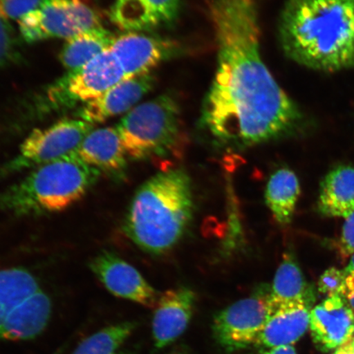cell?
<instances>
[{"label":"cell","instance_id":"cell-1","mask_svg":"<svg viewBox=\"0 0 354 354\" xmlns=\"http://www.w3.org/2000/svg\"><path fill=\"white\" fill-rule=\"evenodd\" d=\"M216 68L201 127L216 145L243 149L302 131L304 114L279 85L261 54L257 0H210Z\"/></svg>","mask_w":354,"mask_h":354},{"label":"cell","instance_id":"cell-2","mask_svg":"<svg viewBox=\"0 0 354 354\" xmlns=\"http://www.w3.org/2000/svg\"><path fill=\"white\" fill-rule=\"evenodd\" d=\"M279 39L288 59L305 68H354V0H286Z\"/></svg>","mask_w":354,"mask_h":354},{"label":"cell","instance_id":"cell-3","mask_svg":"<svg viewBox=\"0 0 354 354\" xmlns=\"http://www.w3.org/2000/svg\"><path fill=\"white\" fill-rule=\"evenodd\" d=\"M194 210L192 180L183 168L158 172L137 189L124 231L149 254L170 251L183 237Z\"/></svg>","mask_w":354,"mask_h":354},{"label":"cell","instance_id":"cell-4","mask_svg":"<svg viewBox=\"0 0 354 354\" xmlns=\"http://www.w3.org/2000/svg\"><path fill=\"white\" fill-rule=\"evenodd\" d=\"M101 171L76 153L34 168L0 193V210L17 216L55 214L68 209L98 183Z\"/></svg>","mask_w":354,"mask_h":354},{"label":"cell","instance_id":"cell-5","mask_svg":"<svg viewBox=\"0 0 354 354\" xmlns=\"http://www.w3.org/2000/svg\"><path fill=\"white\" fill-rule=\"evenodd\" d=\"M116 128L127 156L133 161L174 156L185 143L180 107L171 94L133 108Z\"/></svg>","mask_w":354,"mask_h":354},{"label":"cell","instance_id":"cell-6","mask_svg":"<svg viewBox=\"0 0 354 354\" xmlns=\"http://www.w3.org/2000/svg\"><path fill=\"white\" fill-rule=\"evenodd\" d=\"M21 37L28 43L72 38L86 30L103 28L100 13L86 0H43L17 21Z\"/></svg>","mask_w":354,"mask_h":354},{"label":"cell","instance_id":"cell-7","mask_svg":"<svg viewBox=\"0 0 354 354\" xmlns=\"http://www.w3.org/2000/svg\"><path fill=\"white\" fill-rule=\"evenodd\" d=\"M94 124L64 118L46 128H37L21 144L19 154L0 171L3 175L35 168L76 153Z\"/></svg>","mask_w":354,"mask_h":354},{"label":"cell","instance_id":"cell-8","mask_svg":"<svg viewBox=\"0 0 354 354\" xmlns=\"http://www.w3.org/2000/svg\"><path fill=\"white\" fill-rule=\"evenodd\" d=\"M127 80L116 55L109 50L90 63L69 71L48 88L47 96L56 107H68L87 103L104 94L109 88Z\"/></svg>","mask_w":354,"mask_h":354},{"label":"cell","instance_id":"cell-9","mask_svg":"<svg viewBox=\"0 0 354 354\" xmlns=\"http://www.w3.org/2000/svg\"><path fill=\"white\" fill-rule=\"evenodd\" d=\"M271 311L270 289L263 286L250 297L237 301L216 315L212 326L216 342L227 351L255 344Z\"/></svg>","mask_w":354,"mask_h":354},{"label":"cell","instance_id":"cell-10","mask_svg":"<svg viewBox=\"0 0 354 354\" xmlns=\"http://www.w3.org/2000/svg\"><path fill=\"white\" fill-rule=\"evenodd\" d=\"M110 50L120 62L127 79L143 76L180 53L179 44L147 32H126L115 37Z\"/></svg>","mask_w":354,"mask_h":354},{"label":"cell","instance_id":"cell-11","mask_svg":"<svg viewBox=\"0 0 354 354\" xmlns=\"http://www.w3.org/2000/svg\"><path fill=\"white\" fill-rule=\"evenodd\" d=\"M90 267L111 294L143 306H156L157 292L136 268L112 253L103 251L92 259Z\"/></svg>","mask_w":354,"mask_h":354},{"label":"cell","instance_id":"cell-12","mask_svg":"<svg viewBox=\"0 0 354 354\" xmlns=\"http://www.w3.org/2000/svg\"><path fill=\"white\" fill-rule=\"evenodd\" d=\"M183 0H115L110 19L124 32L150 33L174 26Z\"/></svg>","mask_w":354,"mask_h":354},{"label":"cell","instance_id":"cell-13","mask_svg":"<svg viewBox=\"0 0 354 354\" xmlns=\"http://www.w3.org/2000/svg\"><path fill=\"white\" fill-rule=\"evenodd\" d=\"M309 326L313 342L321 351L342 348L353 338V310L342 295L334 296L312 310Z\"/></svg>","mask_w":354,"mask_h":354},{"label":"cell","instance_id":"cell-14","mask_svg":"<svg viewBox=\"0 0 354 354\" xmlns=\"http://www.w3.org/2000/svg\"><path fill=\"white\" fill-rule=\"evenodd\" d=\"M154 85L155 77L151 73L124 80L98 98L84 104L79 110L78 116L94 125L104 122L134 107Z\"/></svg>","mask_w":354,"mask_h":354},{"label":"cell","instance_id":"cell-15","mask_svg":"<svg viewBox=\"0 0 354 354\" xmlns=\"http://www.w3.org/2000/svg\"><path fill=\"white\" fill-rule=\"evenodd\" d=\"M196 302V294L187 287L167 290L158 298L152 324L155 346L165 348L184 333Z\"/></svg>","mask_w":354,"mask_h":354},{"label":"cell","instance_id":"cell-16","mask_svg":"<svg viewBox=\"0 0 354 354\" xmlns=\"http://www.w3.org/2000/svg\"><path fill=\"white\" fill-rule=\"evenodd\" d=\"M311 307L306 302L272 304L271 313L255 344L272 348L297 342L308 328Z\"/></svg>","mask_w":354,"mask_h":354},{"label":"cell","instance_id":"cell-17","mask_svg":"<svg viewBox=\"0 0 354 354\" xmlns=\"http://www.w3.org/2000/svg\"><path fill=\"white\" fill-rule=\"evenodd\" d=\"M77 153L86 165L117 179L127 169V156L116 127L92 130L82 141Z\"/></svg>","mask_w":354,"mask_h":354},{"label":"cell","instance_id":"cell-18","mask_svg":"<svg viewBox=\"0 0 354 354\" xmlns=\"http://www.w3.org/2000/svg\"><path fill=\"white\" fill-rule=\"evenodd\" d=\"M51 313V299L39 290L8 314L3 326L2 339L17 342L37 337L46 328Z\"/></svg>","mask_w":354,"mask_h":354},{"label":"cell","instance_id":"cell-19","mask_svg":"<svg viewBox=\"0 0 354 354\" xmlns=\"http://www.w3.org/2000/svg\"><path fill=\"white\" fill-rule=\"evenodd\" d=\"M318 210L328 216L347 218L354 212V167L338 166L321 183Z\"/></svg>","mask_w":354,"mask_h":354},{"label":"cell","instance_id":"cell-20","mask_svg":"<svg viewBox=\"0 0 354 354\" xmlns=\"http://www.w3.org/2000/svg\"><path fill=\"white\" fill-rule=\"evenodd\" d=\"M270 299L272 304L306 302L313 304L315 294L305 280L295 256L287 252L274 277Z\"/></svg>","mask_w":354,"mask_h":354},{"label":"cell","instance_id":"cell-21","mask_svg":"<svg viewBox=\"0 0 354 354\" xmlns=\"http://www.w3.org/2000/svg\"><path fill=\"white\" fill-rule=\"evenodd\" d=\"M299 196L298 177L289 168H281L270 177L265 201L279 224L286 225L291 223Z\"/></svg>","mask_w":354,"mask_h":354},{"label":"cell","instance_id":"cell-22","mask_svg":"<svg viewBox=\"0 0 354 354\" xmlns=\"http://www.w3.org/2000/svg\"><path fill=\"white\" fill-rule=\"evenodd\" d=\"M115 35L104 28L91 29L66 39L60 52L59 59L66 69L82 68L109 50Z\"/></svg>","mask_w":354,"mask_h":354},{"label":"cell","instance_id":"cell-23","mask_svg":"<svg viewBox=\"0 0 354 354\" xmlns=\"http://www.w3.org/2000/svg\"><path fill=\"white\" fill-rule=\"evenodd\" d=\"M39 290L37 279L26 270L19 268L0 270V339L8 314Z\"/></svg>","mask_w":354,"mask_h":354},{"label":"cell","instance_id":"cell-24","mask_svg":"<svg viewBox=\"0 0 354 354\" xmlns=\"http://www.w3.org/2000/svg\"><path fill=\"white\" fill-rule=\"evenodd\" d=\"M135 328L136 325L132 322L106 327L83 340L73 354H117L118 348Z\"/></svg>","mask_w":354,"mask_h":354},{"label":"cell","instance_id":"cell-25","mask_svg":"<svg viewBox=\"0 0 354 354\" xmlns=\"http://www.w3.org/2000/svg\"><path fill=\"white\" fill-rule=\"evenodd\" d=\"M21 59L20 41L0 2V71Z\"/></svg>","mask_w":354,"mask_h":354},{"label":"cell","instance_id":"cell-26","mask_svg":"<svg viewBox=\"0 0 354 354\" xmlns=\"http://www.w3.org/2000/svg\"><path fill=\"white\" fill-rule=\"evenodd\" d=\"M347 274L342 270L330 268L322 274L318 281V290L328 296L342 295Z\"/></svg>","mask_w":354,"mask_h":354},{"label":"cell","instance_id":"cell-27","mask_svg":"<svg viewBox=\"0 0 354 354\" xmlns=\"http://www.w3.org/2000/svg\"><path fill=\"white\" fill-rule=\"evenodd\" d=\"M42 1L43 0H0L8 19L17 21L37 10Z\"/></svg>","mask_w":354,"mask_h":354},{"label":"cell","instance_id":"cell-28","mask_svg":"<svg viewBox=\"0 0 354 354\" xmlns=\"http://www.w3.org/2000/svg\"><path fill=\"white\" fill-rule=\"evenodd\" d=\"M337 249L344 258L354 253V212L344 221L342 236L337 243Z\"/></svg>","mask_w":354,"mask_h":354},{"label":"cell","instance_id":"cell-29","mask_svg":"<svg viewBox=\"0 0 354 354\" xmlns=\"http://www.w3.org/2000/svg\"><path fill=\"white\" fill-rule=\"evenodd\" d=\"M343 297L346 299L349 306L354 309V275L348 274L342 294Z\"/></svg>","mask_w":354,"mask_h":354},{"label":"cell","instance_id":"cell-30","mask_svg":"<svg viewBox=\"0 0 354 354\" xmlns=\"http://www.w3.org/2000/svg\"><path fill=\"white\" fill-rule=\"evenodd\" d=\"M260 354H297L292 345L287 346H281L277 348H268Z\"/></svg>","mask_w":354,"mask_h":354},{"label":"cell","instance_id":"cell-31","mask_svg":"<svg viewBox=\"0 0 354 354\" xmlns=\"http://www.w3.org/2000/svg\"><path fill=\"white\" fill-rule=\"evenodd\" d=\"M344 272L348 274H353L354 275V253L352 254L351 259L349 261L348 267L345 268Z\"/></svg>","mask_w":354,"mask_h":354},{"label":"cell","instance_id":"cell-32","mask_svg":"<svg viewBox=\"0 0 354 354\" xmlns=\"http://www.w3.org/2000/svg\"><path fill=\"white\" fill-rule=\"evenodd\" d=\"M334 354H353L351 348L348 344L344 345V346L339 348L337 351Z\"/></svg>","mask_w":354,"mask_h":354},{"label":"cell","instance_id":"cell-33","mask_svg":"<svg viewBox=\"0 0 354 354\" xmlns=\"http://www.w3.org/2000/svg\"><path fill=\"white\" fill-rule=\"evenodd\" d=\"M348 344L349 348H351L353 354H354V339L352 340L351 343H348Z\"/></svg>","mask_w":354,"mask_h":354},{"label":"cell","instance_id":"cell-34","mask_svg":"<svg viewBox=\"0 0 354 354\" xmlns=\"http://www.w3.org/2000/svg\"><path fill=\"white\" fill-rule=\"evenodd\" d=\"M174 354H187V353H176Z\"/></svg>","mask_w":354,"mask_h":354},{"label":"cell","instance_id":"cell-35","mask_svg":"<svg viewBox=\"0 0 354 354\" xmlns=\"http://www.w3.org/2000/svg\"><path fill=\"white\" fill-rule=\"evenodd\" d=\"M117 354H127V353H117Z\"/></svg>","mask_w":354,"mask_h":354},{"label":"cell","instance_id":"cell-36","mask_svg":"<svg viewBox=\"0 0 354 354\" xmlns=\"http://www.w3.org/2000/svg\"><path fill=\"white\" fill-rule=\"evenodd\" d=\"M55 354H59V353H55Z\"/></svg>","mask_w":354,"mask_h":354}]
</instances>
